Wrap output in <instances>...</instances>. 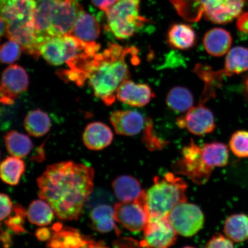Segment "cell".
I'll list each match as a JSON object with an SVG mask.
<instances>
[{"label": "cell", "instance_id": "1", "mask_svg": "<svg viewBox=\"0 0 248 248\" xmlns=\"http://www.w3.org/2000/svg\"><path fill=\"white\" fill-rule=\"evenodd\" d=\"M94 170L71 161L49 165L37 179L40 199L48 202L57 218H79L94 187Z\"/></svg>", "mask_w": 248, "mask_h": 248}, {"label": "cell", "instance_id": "2", "mask_svg": "<svg viewBox=\"0 0 248 248\" xmlns=\"http://www.w3.org/2000/svg\"><path fill=\"white\" fill-rule=\"evenodd\" d=\"M136 51L135 47L111 44L101 53H86L69 62L67 63L69 70L61 75L78 85L88 82L96 97L108 106L115 101L121 84L129 79L126 58Z\"/></svg>", "mask_w": 248, "mask_h": 248}, {"label": "cell", "instance_id": "3", "mask_svg": "<svg viewBox=\"0 0 248 248\" xmlns=\"http://www.w3.org/2000/svg\"><path fill=\"white\" fill-rule=\"evenodd\" d=\"M36 0H1V20L6 24L5 36L19 43L23 51L36 59L40 55L35 28Z\"/></svg>", "mask_w": 248, "mask_h": 248}, {"label": "cell", "instance_id": "4", "mask_svg": "<svg viewBox=\"0 0 248 248\" xmlns=\"http://www.w3.org/2000/svg\"><path fill=\"white\" fill-rule=\"evenodd\" d=\"M82 9L76 0H36L34 18L40 44L49 37L70 34Z\"/></svg>", "mask_w": 248, "mask_h": 248}, {"label": "cell", "instance_id": "5", "mask_svg": "<svg viewBox=\"0 0 248 248\" xmlns=\"http://www.w3.org/2000/svg\"><path fill=\"white\" fill-rule=\"evenodd\" d=\"M187 186L181 178L171 173L156 177L147 191V204L150 218L168 217L178 204L187 202Z\"/></svg>", "mask_w": 248, "mask_h": 248}, {"label": "cell", "instance_id": "6", "mask_svg": "<svg viewBox=\"0 0 248 248\" xmlns=\"http://www.w3.org/2000/svg\"><path fill=\"white\" fill-rule=\"evenodd\" d=\"M100 46L97 43L83 42L70 34L49 37L42 42L39 52L48 63L60 66L86 53H97Z\"/></svg>", "mask_w": 248, "mask_h": 248}, {"label": "cell", "instance_id": "7", "mask_svg": "<svg viewBox=\"0 0 248 248\" xmlns=\"http://www.w3.org/2000/svg\"><path fill=\"white\" fill-rule=\"evenodd\" d=\"M140 0H117L105 11L108 29L118 39L131 38L147 22L140 15Z\"/></svg>", "mask_w": 248, "mask_h": 248}, {"label": "cell", "instance_id": "8", "mask_svg": "<svg viewBox=\"0 0 248 248\" xmlns=\"http://www.w3.org/2000/svg\"><path fill=\"white\" fill-rule=\"evenodd\" d=\"M176 173L187 176L197 185L205 184L213 169L207 165L202 154V147L194 141L183 148L182 157L172 166Z\"/></svg>", "mask_w": 248, "mask_h": 248}, {"label": "cell", "instance_id": "9", "mask_svg": "<svg viewBox=\"0 0 248 248\" xmlns=\"http://www.w3.org/2000/svg\"><path fill=\"white\" fill-rule=\"evenodd\" d=\"M116 222L132 232L143 231L150 219L147 204V191L132 202H122L114 206Z\"/></svg>", "mask_w": 248, "mask_h": 248}, {"label": "cell", "instance_id": "10", "mask_svg": "<svg viewBox=\"0 0 248 248\" xmlns=\"http://www.w3.org/2000/svg\"><path fill=\"white\" fill-rule=\"evenodd\" d=\"M168 218L176 233L184 237L196 234L204 224L203 213L200 207L186 202L175 206Z\"/></svg>", "mask_w": 248, "mask_h": 248}, {"label": "cell", "instance_id": "11", "mask_svg": "<svg viewBox=\"0 0 248 248\" xmlns=\"http://www.w3.org/2000/svg\"><path fill=\"white\" fill-rule=\"evenodd\" d=\"M140 244L142 248H169L176 243L177 233L166 217L150 218Z\"/></svg>", "mask_w": 248, "mask_h": 248}, {"label": "cell", "instance_id": "12", "mask_svg": "<svg viewBox=\"0 0 248 248\" xmlns=\"http://www.w3.org/2000/svg\"><path fill=\"white\" fill-rule=\"evenodd\" d=\"M29 85V76L22 67L14 64L7 67L2 74V103L5 105L13 104L18 95L27 91Z\"/></svg>", "mask_w": 248, "mask_h": 248}, {"label": "cell", "instance_id": "13", "mask_svg": "<svg viewBox=\"0 0 248 248\" xmlns=\"http://www.w3.org/2000/svg\"><path fill=\"white\" fill-rule=\"evenodd\" d=\"M206 19L226 24L240 16L246 0H201Z\"/></svg>", "mask_w": 248, "mask_h": 248}, {"label": "cell", "instance_id": "14", "mask_svg": "<svg viewBox=\"0 0 248 248\" xmlns=\"http://www.w3.org/2000/svg\"><path fill=\"white\" fill-rule=\"evenodd\" d=\"M176 122L180 128H186L190 133L198 136L209 134L216 128L212 111L202 104L191 108L184 116L178 118Z\"/></svg>", "mask_w": 248, "mask_h": 248}, {"label": "cell", "instance_id": "15", "mask_svg": "<svg viewBox=\"0 0 248 248\" xmlns=\"http://www.w3.org/2000/svg\"><path fill=\"white\" fill-rule=\"evenodd\" d=\"M153 97L154 93L148 85L136 84L129 79L122 83L116 92L118 100L132 107H144Z\"/></svg>", "mask_w": 248, "mask_h": 248}, {"label": "cell", "instance_id": "16", "mask_svg": "<svg viewBox=\"0 0 248 248\" xmlns=\"http://www.w3.org/2000/svg\"><path fill=\"white\" fill-rule=\"evenodd\" d=\"M110 120L118 135L134 136L141 131L144 119L141 113L133 110L114 111Z\"/></svg>", "mask_w": 248, "mask_h": 248}, {"label": "cell", "instance_id": "17", "mask_svg": "<svg viewBox=\"0 0 248 248\" xmlns=\"http://www.w3.org/2000/svg\"><path fill=\"white\" fill-rule=\"evenodd\" d=\"M113 139L109 127L100 122L92 123L86 127L83 140L86 147L93 151L103 150L111 144Z\"/></svg>", "mask_w": 248, "mask_h": 248}, {"label": "cell", "instance_id": "18", "mask_svg": "<svg viewBox=\"0 0 248 248\" xmlns=\"http://www.w3.org/2000/svg\"><path fill=\"white\" fill-rule=\"evenodd\" d=\"M100 27L95 18L83 9L80 12L70 35L87 43L95 42L100 36Z\"/></svg>", "mask_w": 248, "mask_h": 248}, {"label": "cell", "instance_id": "19", "mask_svg": "<svg viewBox=\"0 0 248 248\" xmlns=\"http://www.w3.org/2000/svg\"><path fill=\"white\" fill-rule=\"evenodd\" d=\"M232 43L231 33L228 31L215 28L204 35L203 43L204 49L210 55L219 57L227 54Z\"/></svg>", "mask_w": 248, "mask_h": 248}, {"label": "cell", "instance_id": "20", "mask_svg": "<svg viewBox=\"0 0 248 248\" xmlns=\"http://www.w3.org/2000/svg\"><path fill=\"white\" fill-rule=\"evenodd\" d=\"M112 187L116 197L122 202L135 201L143 191L138 180L128 175L116 178L113 182Z\"/></svg>", "mask_w": 248, "mask_h": 248}, {"label": "cell", "instance_id": "21", "mask_svg": "<svg viewBox=\"0 0 248 248\" xmlns=\"http://www.w3.org/2000/svg\"><path fill=\"white\" fill-rule=\"evenodd\" d=\"M225 76L241 74L248 71V48L237 46L229 50L225 59Z\"/></svg>", "mask_w": 248, "mask_h": 248}, {"label": "cell", "instance_id": "22", "mask_svg": "<svg viewBox=\"0 0 248 248\" xmlns=\"http://www.w3.org/2000/svg\"><path fill=\"white\" fill-rule=\"evenodd\" d=\"M91 216L93 228L96 231L102 233L115 231L119 234L120 230L115 224L114 210L110 206L102 204L95 207Z\"/></svg>", "mask_w": 248, "mask_h": 248}, {"label": "cell", "instance_id": "23", "mask_svg": "<svg viewBox=\"0 0 248 248\" xmlns=\"http://www.w3.org/2000/svg\"><path fill=\"white\" fill-rule=\"evenodd\" d=\"M170 45L179 49H187L193 46L196 40L194 31L188 25L174 24L170 28L168 32Z\"/></svg>", "mask_w": 248, "mask_h": 248}, {"label": "cell", "instance_id": "24", "mask_svg": "<svg viewBox=\"0 0 248 248\" xmlns=\"http://www.w3.org/2000/svg\"><path fill=\"white\" fill-rule=\"evenodd\" d=\"M224 232L226 237L235 243L248 239V217L244 214L232 215L226 220Z\"/></svg>", "mask_w": 248, "mask_h": 248}, {"label": "cell", "instance_id": "25", "mask_svg": "<svg viewBox=\"0 0 248 248\" xmlns=\"http://www.w3.org/2000/svg\"><path fill=\"white\" fill-rule=\"evenodd\" d=\"M202 154L210 168L224 167L229 161L228 148L222 142H212L202 147Z\"/></svg>", "mask_w": 248, "mask_h": 248}, {"label": "cell", "instance_id": "26", "mask_svg": "<svg viewBox=\"0 0 248 248\" xmlns=\"http://www.w3.org/2000/svg\"><path fill=\"white\" fill-rule=\"evenodd\" d=\"M166 103L170 109L175 112H187L193 107L194 97L188 89L181 86L175 87L167 94Z\"/></svg>", "mask_w": 248, "mask_h": 248}, {"label": "cell", "instance_id": "27", "mask_svg": "<svg viewBox=\"0 0 248 248\" xmlns=\"http://www.w3.org/2000/svg\"><path fill=\"white\" fill-rule=\"evenodd\" d=\"M4 139L8 153L20 159L29 155L33 148L32 142L29 136L16 131L8 132Z\"/></svg>", "mask_w": 248, "mask_h": 248}, {"label": "cell", "instance_id": "28", "mask_svg": "<svg viewBox=\"0 0 248 248\" xmlns=\"http://www.w3.org/2000/svg\"><path fill=\"white\" fill-rule=\"evenodd\" d=\"M24 125L30 135L34 137H41L50 129L51 120L45 111L35 110L28 113L25 118Z\"/></svg>", "mask_w": 248, "mask_h": 248}, {"label": "cell", "instance_id": "29", "mask_svg": "<svg viewBox=\"0 0 248 248\" xmlns=\"http://www.w3.org/2000/svg\"><path fill=\"white\" fill-rule=\"evenodd\" d=\"M54 214L49 203L41 199L34 201L31 203L27 211V217L31 224L45 226L51 224Z\"/></svg>", "mask_w": 248, "mask_h": 248}, {"label": "cell", "instance_id": "30", "mask_svg": "<svg viewBox=\"0 0 248 248\" xmlns=\"http://www.w3.org/2000/svg\"><path fill=\"white\" fill-rule=\"evenodd\" d=\"M25 171V164L16 157H9L1 164V178L5 184L16 186L20 182L21 176Z\"/></svg>", "mask_w": 248, "mask_h": 248}, {"label": "cell", "instance_id": "31", "mask_svg": "<svg viewBox=\"0 0 248 248\" xmlns=\"http://www.w3.org/2000/svg\"><path fill=\"white\" fill-rule=\"evenodd\" d=\"M87 239L80 236L78 232L73 230H67L55 234L49 242V248H80Z\"/></svg>", "mask_w": 248, "mask_h": 248}, {"label": "cell", "instance_id": "32", "mask_svg": "<svg viewBox=\"0 0 248 248\" xmlns=\"http://www.w3.org/2000/svg\"><path fill=\"white\" fill-rule=\"evenodd\" d=\"M229 146L232 153L237 157H248V131L234 132L229 141Z\"/></svg>", "mask_w": 248, "mask_h": 248}, {"label": "cell", "instance_id": "33", "mask_svg": "<svg viewBox=\"0 0 248 248\" xmlns=\"http://www.w3.org/2000/svg\"><path fill=\"white\" fill-rule=\"evenodd\" d=\"M22 48L19 43L15 40L9 41L3 44L0 49V59L3 63L11 64L20 58Z\"/></svg>", "mask_w": 248, "mask_h": 248}, {"label": "cell", "instance_id": "34", "mask_svg": "<svg viewBox=\"0 0 248 248\" xmlns=\"http://www.w3.org/2000/svg\"><path fill=\"white\" fill-rule=\"evenodd\" d=\"M13 210L15 213L14 217H11L7 221L5 224L12 231L20 233V232H27L23 227L24 217L26 216V212L22 206L16 204Z\"/></svg>", "mask_w": 248, "mask_h": 248}, {"label": "cell", "instance_id": "35", "mask_svg": "<svg viewBox=\"0 0 248 248\" xmlns=\"http://www.w3.org/2000/svg\"><path fill=\"white\" fill-rule=\"evenodd\" d=\"M205 248H234L232 241L222 235L214 236L207 243Z\"/></svg>", "mask_w": 248, "mask_h": 248}, {"label": "cell", "instance_id": "36", "mask_svg": "<svg viewBox=\"0 0 248 248\" xmlns=\"http://www.w3.org/2000/svg\"><path fill=\"white\" fill-rule=\"evenodd\" d=\"M0 200H1L0 219H1V221H3L10 216L12 210L13 209V204H12L10 198H9L8 195L4 194H1Z\"/></svg>", "mask_w": 248, "mask_h": 248}, {"label": "cell", "instance_id": "37", "mask_svg": "<svg viewBox=\"0 0 248 248\" xmlns=\"http://www.w3.org/2000/svg\"><path fill=\"white\" fill-rule=\"evenodd\" d=\"M116 248H142L140 244L131 238H123L116 241L114 244Z\"/></svg>", "mask_w": 248, "mask_h": 248}, {"label": "cell", "instance_id": "38", "mask_svg": "<svg viewBox=\"0 0 248 248\" xmlns=\"http://www.w3.org/2000/svg\"><path fill=\"white\" fill-rule=\"evenodd\" d=\"M237 27L240 32L248 34V12L241 15L238 17Z\"/></svg>", "mask_w": 248, "mask_h": 248}, {"label": "cell", "instance_id": "39", "mask_svg": "<svg viewBox=\"0 0 248 248\" xmlns=\"http://www.w3.org/2000/svg\"><path fill=\"white\" fill-rule=\"evenodd\" d=\"M116 1L117 0H92L93 4L95 7L104 12L111 7Z\"/></svg>", "mask_w": 248, "mask_h": 248}, {"label": "cell", "instance_id": "40", "mask_svg": "<svg viewBox=\"0 0 248 248\" xmlns=\"http://www.w3.org/2000/svg\"><path fill=\"white\" fill-rule=\"evenodd\" d=\"M36 235L39 240L46 241L51 238V232L48 229H39L36 231Z\"/></svg>", "mask_w": 248, "mask_h": 248}, {"label": "cell", "instance_id": "41", "mask_svg": "<svg viewBox=\"0 0 248 248\" xmlns=\"http://www.w3.org/2000/svg\"><path fill=\"white\" fill-rule=\"evenodd\" d=\"M80 248H109L92 240H87L85 244Z\"/></svg>", "mask_w": 248, "mask_h": 248}, {"label": "cell", "instance_id": "42", "mask_svg": "<svg viewBox=\"0 0 248 248\" xmlns=\"http://www.w3.org/2000/svg\"><path fill=\"white\" fill-rule=\"evenodd\" d=\"M2 236H4V238L1 237V240L5 244H8L9 241H11V238L9 237V235L7 232H4V234L3 233V232L2 231Z\"/></svg>", "mask_w": 248, "mask_h": 248}, {"label": "cell", "instance_id": "43", "mask_svg": "<svg viewBox=\"0 0 248 248\" xmlns=\"http://www.w3.org/2000/svg\"><path fill=\"white\" fill-rule=\"evenodd\" d=\"M184 1H185V0H170V1L171 2L174 7Z\"/></svg>", "mask_w": 248, "mask_h": 248}, {"label": "cell", "instance_id": "44", "mask_svg": "<svg viewBox=\"0 0 248 248\" xmlns=\"http://www.w3.org/2000/svg\"><path fill=\"white\" fill-rule=\"evenodd\" d=\"M195 248L194 247H185L184 248Z\"/></svg>", "mask_w": 248, "mask_h": 248}]
</instances>
